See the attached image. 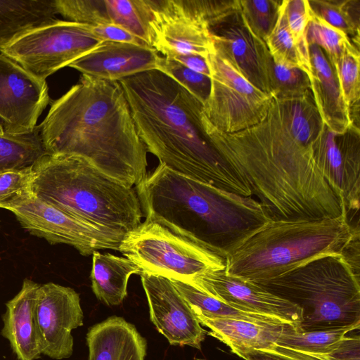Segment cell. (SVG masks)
I'll list each match as a JSON object with an SVG mask.
<instances>
[{"instance_id": "cell-12", "label": "cell", "mask_w": 360, "mask_h": 360, "mask_svg": "<svg viewBox=\"0 0 360 360\" xmlns=\"http://www.w3.org/2000/svg\"><path fill=\"white\" fill-rule=\"evenodd\" d=\"M214 49L236 68L252 84L271 95V56L264 41L247 25L239 1L210 25Z\"/></svg>"}, {"instance_id": "cell-7", "label": "cell", "mask_w": 360, "mask_h": 360, "mask_svg": "<svg viewBox=\"0 0 360 360\" xmlns=\"http://www.w3.org/2000/svg\"><path fill=\"white\" fill-rule=\"evenodd\" d=\"M118 250L134 263L141 273L189 285L207 271L225 268V256L147 221L124 235Z\"/></svg>"}, {"instance_id": "cell-3", "label": "cell", "mask_w": 360, "mask_h": 360, "mask_svg": "<svg viewBox=\"0 0 360 360\" xmlns=\"http://www.w3.org/2000/svg\"><path fill=\"white\" fill-rule=\"evenodd\" d=\"M135 188L145 221L225 257L231 248L271 220L252 196L195 181L162 163Z\"/></svg>"}, {"instance_id": "cell-19", "label": "cell", "mask_w": 360, "mask_h": 360, "mask_svg": "<svg viewBox=\"0 0 360 360\" xmlns=\"http://www.w3.org/2000/svg\"><path fill=\"white\" fill-rule=\"evenodd\" d=\"M160 57L156 50L148 45L105 41L68 67L82 75L118 82L158 70Z\"/></svg>"}, {"instance_id": "cell-36", "label": "cell", "mask_w": 360, "mask_h": 360, "mask_svg": "<svg viewBox=\"0 0 360 360\" xmlns=\"http://www.w3.org/2000/svg\"><path fill=\"white\" fill-rule=\"evenodd\" d=\"M32 166L0 172V208L8 210L32 194Z\"/></svg>"}, {"instance_id": "cell-16", "label": "cell", "mask_w": 360, "mask_h": 360, "mask_svg": "<svg viewBox=\"0 0 360 360\" xmlns=\"http://www.w3.org/2000/svg\"><path fill=\"white\" fill-rule=\"evenodd\" d=\"M150 318L170 345L201 348L206 330L171 280L141 273Z\"/></svg>"}, {"instance_id": "cell-8", "label": "cell", "mask_w": 360, "mask_h": 360, "mask_svg": "<svg viewBox=\"0 0 360 360\" xmlns=\"http://www.w3.org/2000/svg\"><path fill=\"white\" fill-rule=\"evenodd\" d=\"M103 43L87 24L55 19L15 36L0 46V53L46 80Z\"/></svg>"}, {"instance_id": "cell-21", "label": "cell", "mask_w": 360, "mask_h": 360, "mask_svg": "<svg viewBox=\"0 0 360 360\" xmlns=\"http://www.w3.org/2000/svg\"><path fill=\"white\" fill-rule=\"evenodd\" d=\"M311 91L321 120L335 134L347 133L353 123L340 90L334 68L317 45L309 46Z\"/></svg>"}, {"instance_id": "cell-23", "label": "cell", "mask_w": 360, "mask_h": 360, "mask_svg": "<svg viewBox=\"0 0 360 360\" xmlns=\"http://www.w3.org/2000/svg\"><path fill=\"white\" fill-rule=\"evenodd\" d=\"M200 323L210 328L209 335L219 340L234 353L272 347L283 333L296 326L284 321H247L208 318L195 314Z\"/></svg>"}, {"instance_id": "cell-11", "label": "cell", "mask_w": 360, "mask_h": 360, "mask_svg": "<svg viewBox=\"0 0 360 360\" xmlns=\"http://www.w3.org/2000/svg\"><path fill=\"white\" fill-rule=\"evenodd\" d=\"M8 210L30 234L51 244L70 245L84 256L99 250H118L126 234L68 214L32 193Z\"/></svg>"}, {"instance_id": "cell-31", "label": "cell", "mask_w": 360, "mask_h": 360, "mask_svg": "<svg viewBox=\"0 0 360 360\" xmlns=\"http://www.w3.org/2000/svg\"><path fill=\"white\" fill-rule=\"evenodd\" d=\"M332 65L338 79L343 102L348 109L351 117L352 109L354 107L358 108L359 101V52L358 49L354 44L349 42L340 58Z\"/></svg>"}, {"instance_id": "cell-33", "label": "cell", "mask_w": 360, "mask_h": 360, "mask_svg": "<svg viewBox=\"0 0 360 360\" xmlns=\"http://www.w3.org/2000/svg\"><path fill=\"white\" fill-rule=\"evenodd\" d=\"M281 1H239L243 16L251 31L264 41L273 30L278 17Z\"/></svg>"}, {"instance_id": "cell-17", "label": "cell", "mask_w": 360, "mask_h": 360, "mask_svg": "<svg viewBox=\"0 0 360 360\" xmlns=\"http://www.w3.org/2000/svg\"><path fill=\"white\" fill-rule=\"evenodd\" d=\"M321 132L313 146L314 158L321 174L340 198L346 211L359 212L360 158L359 142L342 140L329 131Z\"/></svg>"}, {"instance_id": "cell-37", "label": "cell", "mask_w": 360, "mask_h": 360, "mask_svg": "<svg viewBox=\"0 0 360 360\" xmlns=\"http://www.w3.org/2000/svg\"><path fill=\"white\" fill-rule=\"evenodd\" d=\"M288 27L300 49L309 53L306 29L310 18V8L307 0H284Z\"/></svg>"}, {"instance_id": "cell-30", "label": "cell", "mask_w": 360, "mask_h": 360, "mask_svg": "<svg viewBox=\"0 0 360 360\" xmlns=\"http://www.w3.org/2000/svg\"><path fill=\"white\" fill-rule=\"evenodd\" d=\"M269 81L271 96L281 101L302 98L311 91L309 77L305 71L272 58Z\"/></svg>"}, {"instance_id": "cell-29", "label": "cell", "mask_w": 360, "mask_h": 360, "mask_svg": "<svg viewBox=\"0 0 360 360\" xmlns=\"http://www.w3.org/2000/svg\"><path fill=\"white\" fill-rule=\"evenodd\" d=\"M356 329L346 327L303 332L295 328L283 333L276 345L307 354L323 355L331 352L348 333Z\"/></svg>"}, {"instance_id": "cell-35", "label": "cell", "mask_w": 360, "mask_h": 360, "mask_svg": "<svg viewBox=\"0 0 360 360\" xmlns=\"http://www.w3.org/2000/svg\"><path fill=\"white\" fill-rule=\"evenodd\" d=\"M184 87L202 105L207 101L211 89L210 77L195 72L179 62L166 57H160L158 70Z\"/></svg>"}, {"instance_id": "cell-4", "label": "cell", "mask_w": 360, "mask_h": 360, "mask_svg": "<svg viewBox=\"0 0 360 360\" xmlns=\"http://www.w3.org/2000/svg\"><path fill=\"white\" fill-rule=\"evenodd\" d=\"M31 191L39 199L98 226L127 233L141 224L136 191L78 156L44 154L32 166Z\"/></svg>"}, {"instance_id": "cell-27", "label": "cell", "mask_w": 360, "mask_h": 360, "mask_svg": "<svg viewBox=\"0 0 360 360\" xmlns=\"http://www.w3.org/2000/svg\"><path fill=\"white\" fill-rule=\"evenodd\" d=\"M171 281L190 305L194 314H200L208 318L282 321L264 315L241 311L225 304L188 283L174 280H171Z\"/></svg>"}, {"instance_id": "cell-24", "label": "cell", "mask_w": 360, "mask_h": 360, "mask_svg": "<svg viewBox=\"0 0 360 360\" xmlns=\"http://www.w3.org/2000/svg\"><path fill=\"white\" fill-rule=\"evenodd\" d=\"M140 274V269L127 257L98 251L92 254L91 288L97 299L106 305L121 304L127 296L130 276Z\"/></svg>"}, {"instance_id": "cell-15", "label": "cell", "mask_w": 360, "mask_h": 360, "mask_svg": "<svg viewBox=\"0 0 360 360\" xmlns=\"http://www.w3.org/2000/svg\"><path fill=\"white\" fill-rule=\"evenodd\" d=\"M191 285L241 311L292 323L297 330L302 320V311L295 303L254 283L229 276L224 269L207 271Z\"/></svg>"}, {"instance_id": "cell-38", "label": "cell", "mask_w": 360, "mask_h": 360, "mask_svg": "<svg viewBox=\"0 0 360 360\" xmlns=\"http://www.w3.org/2000/svg\"><path fill=\"white\" fill-rule=\"evenodd\" d=\"M244 360H326L321 355L311 354L277 345L269 349L237 351Z\"/></svg>"}, {"instance_id": "cell-34", "label": "cell", "mask_w": 360, "mask_h": 360, "mask_svg": "<svg viewBox=\"0 0 360 360\" xmlns=\"http://www.w3.org/2000/svg\"><path fill=\"white\" fill-rule=\"evenodd\" d=\"M311 11L333 27L349 34L359 37V18L353 11L359 6L355 1H308Z\"/></svg>"}, {"instance_id": "cell-25", "label": "cell", "mask_w": 360, "mask_h": 360, "mask_svg": "<svg viewBox=\"0 0 360 360\" xmlns=\"http://www.w3.org/2000/svg\"><path fill=\"white\" fill-rule=\"evenodd\" d=\"M55 0H0V46L18 34L52 21Z\"/></svg>"}, {"instance_id": "cell-40", "label": "cell", "mask_w": 360, "mask_h": 360, "mask_svg": "<svg viewBox=\"0 0 360 360\" xmlns=\"http://www.w3.org/2000/svg\"><path fill=\"white\" fill-rule=\"evenodd\" d=\"M321 356L326 360H360L359 335H345L331 352Z\"/></svg>"}, {"instance_id": "cell-9", "label": "cell", "mask_w": 360, "mask_h": 360, "mask_svg": "<svg viewBox=\"0 0 360 360\" xmlns=\"http://www.w3.org/2000/svg\"><path fill=\"white\" fill-rule=\"evenodd\" d=\"M205 59L211 89L202 110L214 129L231 134L262 122L273 97L252 84L214 49Z\"/></svg>"}, {"instance_id": "cell-2", "label": "cell", "mask_w": 360, "mask_h": 360, "mask_svg": "<svg viewBox=\"0 0 360 360\" xmlns=\"http://www.w3.org/2000/svg\"><path fill=\"white\" fill-rule=\"evenodd\" d=\"M39 126L47 155L82 158L132 188L148 174L147 150L118 82L82 75Z\"/></svg>"}, {"instance_id": "cell-20", "label": "cell", "mask_w": 360, "mask_h": 360, "mask_svg": "<svg viewBox=\"0 0 360 360\" xmlns=\"http://www.w3.org/2000/svg\"><path fill=\"white\" fill-rule=\"evenodd\" d=\"M39 287L25 278L18 293L6 303L1 334L18 360H37L42 354L35 316Z\"/></svg>"}, {"instance_id": "cell-13", "label": "cell", "mask_w": 360, "mask_h": 360, "mask_svg": "<svg viewBox=\"0 0 360 360\" xmlns=\"http://www.w3.org/2000/svg\"><path fill=\"white\" fill-rule=\"evenodd\" d=\"M50 103L46 80L0 53V124L10 134H26Z\"/></svg>"}, {"instance_id": "cell-18", "label": "cell", "mask_w": 360, "mask_h": 360, "mask_svg": "<svg viewBox=\"0 0 360 360\" xmlns=\"http://www.w3.org/2000/svg\"><path fill=\"white\" fill-rule=\"evenodd\" d=\"M55 5L58 14L66 20L119 25L148 45V0H55Z\"/></svg>"}, {"instance_id": "cell-39", "label": "cell", "mask_w": 360, "mask_h": 360, "mask_svg": "<svg viewBox=\"0 0 360 360\" xmlns=\"http://www.w3.org/2000/svg\"><path fill=\"white\" fill-rule=\"evenodd\" d=\"M87 27L95 37L103 42L112 41L148 45L130 31L119 25L87 24Z\"/></svg>"}, {"instance_id": "cell-5", "label": "cell", "mask_w": 360, "mask_h": 360, "mask_svg": "<svg viewBox=\"0 0 360 360\" xmlns=\"http://www.w3.org/2000/svg\"><path fill=\"white\" fill-rule=\"evenodd\" d=\"M347 216L318 220H269L226 253V274L257 283L315 259L342 255L354 230Z\"/></svg>"}, {"instance_id": "cell-28", "label": "cell", "mask_w": 360, "mask_h": 360, "mask_svg": "<svg viewBox=\"0 0 360 360\" xmlns=\"http://www.w3.org/2000/svg\"><path fill=\"white\" fill-rule=\"evenodd\" d=\"M273 60L302 69L311 77L309 53L302 51L288 25L284 1H281L277 22L264 40Z\"/></svg>"}, {"instance_id": "cell-1", "label": "cell", "mask_w": 360, "mask_h": 360, "mask_svg": "<svg viewBox=\"0 0 360 360\" xmlns=\"http://www.w3.org/2000/svg\"><path fill=\"white\" fill-rule=\"evenodd\" d=\"M118 82L141 140L160 163L203 184L252 196L246 181L215 148L217 131L192 94L157 70Z\"/></svg>"}, {"instance_id": "cell-14", "label": "cell", "mask_w": 360, "mask_h": 360, "mask_svg": "<svg viewBox=\"0 0 360 360\" xmlns=\"http://www.w3.org/2000/svg\"><path fill=\"white\" fill-rule=\"evenodd\" d=\"M42 354L60 360L73 352L72 331L83 325L79 295L72 288L49 282L40 285L35 308Z\"/></svg>"}, {"instance_id": "cell-22", "label": "cell", "mask_w": 360, "mask_h": 360, "mask_svg": "<svg viewBox=\"0 0 360 360\" xmlns=\"http://www.w3.org/2000/svg\"><path fill=\"white\" fill-rule=\"evenodd\" d=\"M88 360H144L147 342L136 327L120 316L108 317L86 334Z\"/></svg>"}, {"instance_id": "cell-32", "label": "cell", "mask_w": 360, "mask_h": 360, "mask_svg": "<svg viewBox=\"0 0 360 360\" xmlns=\"http://www.w3.org/2000/svg\"><path fill=\"white\" fill-rule=\"evenodd\" d=\"M306 39L309 46L315 44L325 51L331 64L340 58L347 45L352 42L346 33L327 23L311 9Z\"/></svg>"}, {"instance_id": "cell-10", "label": "cell", "mask_w": 360, "mask_h": 360, "mask_svg": "<svg viewBox=\"0 0 360 360\" xmlns=\"http://www.w3.org/2000/svg\"><path fill=\"white\" fill-rule=\"evenodd\" d=\"M148 45L165 57L172 53L206 58L214 50L208 1L148 0Z\"/></svg>"}, {"instance_id": "cell-26", "label": "cell", "mask_w": 360, "mask_h": 360, "mask_svg": "<svg viewBox=\"0 0 360 360\" xmlns=\"http://www.w3.org/2000/svg\"><path fill=\"white\" fill-rule=\"evenodd\" d=\"M44 154L39 125L29 134H10L0 124V172L31 167Z\"/></svg>"}, {"instance_id": "cell-41", "label": "cell", "mask_w": 360, "mask_h": 360, "mask_svg": "<svg viewBox=\"0 0 360 360\" xmlns=\"http://www.w3.org/2000/svg\"><path fill=\"white\" fill-rule=\"evenodd\" d=\"M182 64L188 69L210 78V72L205 58L196 54L172 53L167 57Z\"/></svg>"}, {"instance_id": "cell-6", "label": "cell", "mask_w": 360, "mask_h": 360, "mask_svg": "<svg viewBox=\"0 0 360 360\" xmlns=\"http://www.w3.org/2000/svg\"><path fill=\"white\" fill-rule=\"evenodd\" d=\"M255 284L301 308L299 331L359 328V275L342 255L315 259Z\"/></svg>"}]
</instances>
